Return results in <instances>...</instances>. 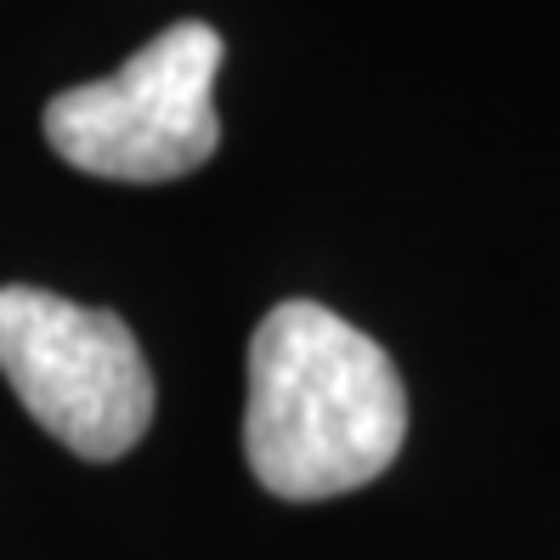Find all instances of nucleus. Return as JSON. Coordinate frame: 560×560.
<instances>
[{
  "label": "nucleus",
  "mask_w": 560,
  "mask_h": 560,
  "mask_svg": "<svg viewBox=\"0 0 560 560\" xmlns=\"http://www.w3.org/2000/svg\"><path fill=\"white\" fill-rule=\"evenodd\" d=\"M408 436V390L380 340L317 301H283L249 340L244 458L289 504L369 487Z\"/></svg>",
  "instance_id": "nucleus-1"
},
{
  "label": "nucleus",
  "mask_w": 560,
  "mask_h": 560,
  "mask_svg": "<svg viewBox=\"0 0 560 560\" xmlns=\"http://www.w3.org/2000/svg\"><path fill=\"white\" fill-rule=\"evenodd\" d=\"M0 374L28 419L91 465H114L153 424V374L137 335L103 306L51 289H0Z\"/></svg>",
  "instance_id": "nucleus-3"
},
{
  "label": "nucleus",
  "mask_w": 560,
  "mask_h": 560,
  "mask_svg": "<svg viewBox=\"0 0 560 560\" xmlns=\"http://www.w3.org/2000/svg\"><path fill=\"white\" fill-rule=\"evenodd\" d=\"M221 35L187 18L153 35L119 74L57 91L46 103V142L74 171L103 182H176L221 148L215 69Z\"/></svg>",
  "instance_id": "nucleus-2"
}]
</instances>
